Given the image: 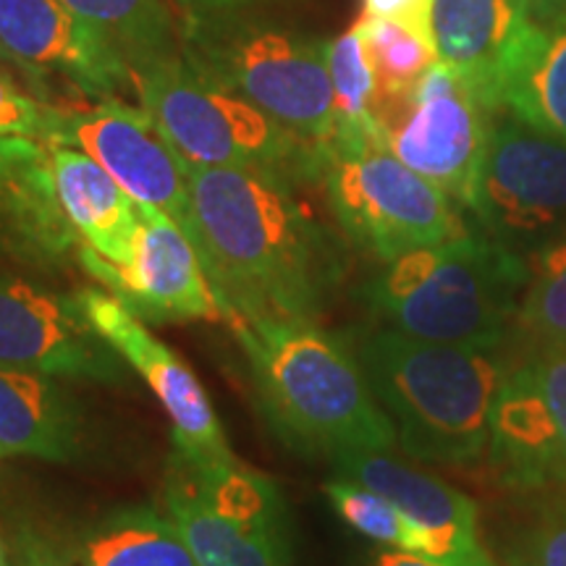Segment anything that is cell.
Masks as SVG:
<instances>
[{"instance_id": "cell-1", "label": "cell", "mask_w": 566, "mask_h": 566, "mask_svg": "<svg viewBox=\"0 0 566 566\" xmlns=\"http://www.w3.org/2000/svg\"><path fill=\"white\" fill-rule=\"evenodd\" d=\"M300 181L281 168L189 166V239L223 317L315 321L336 286L334 244L296 195Z\"/></svg>"}, {"instance_id": "cell-2", "label": "cell", "mask_w": 566, "mask_h": 566, "mask_svg": "<svg viewBox=\"0 0 566 566\" xmlns=\"http://www.w3.org/2000/svg\"><path fill=\"white\" fill-rule=\"evenodd\" d=\"M250 359L268 420L289 446L338 454L386 451L396 428L363 365L315 321H247L226 315Z\"/></svg>"}, {"instance_id": "cell-3", "label": "cell", "mask_w": 566, "mask_h": 566, "mask_svg": "<svg viewBox=\"0 0 566 566\" xmlns=\"http://www.w3.org/2000/svg\"><path fill=\"white\" fill-rule=\"evenodd\" d=\"M501 346L422 342L391 328L367 336L357 359L407 454L472 464L488 451L495 394L512 370Z\"/></svg>"}, {"instance_id": "cell-4", "label": "cell", "mask_w": 566, "mask_h": 566, "mask_svg": "<svg viewBox=\"0 0 566 566\" xmlns=\"http://www.w3.org/2000/svg\"><path fill=\"white\" fill-rule=\"evenodd\" d=\"M530 263L491 237L422 247L386 263L367 302L401 334L422 342L501 346L520 315Z\"/></svg>"}, {"instance_id": "cell-5", "label": "cell", "mask_w": 566, "mask_h": 566, "mask_svg": "<svg viewBox=\"0 0 566 566\" xmlns=\"http://www.w3.org/2000/svg\"><path fill=\"white\" fill-rule=\"evenodd\" d=\"M184 27V55L197 71L237 92L315 155L323 171L336 137L328 40L292 19L197 21Z\"/></svg>"}, {"instance_id": "cell-6", "label": "cell", "mask_w": 566, "mask_h": 566, "mask_svg": "<svg viewBox=\"0 0 566 566\" xmlns=\"http://www.w3.org/2000/svg\"><path fill=\"white\" fill-rule=\"evenodd\" d=\"M134 95L189 166L281 168L321 181L315 155L237 92L192 66L187 55H160L132 69Z\"/></svg>"}, {"instance_id": "cell-7", "label": "cell", "mask_w": 566, "mask_h": 566, "mask_svg": "<svg viewBox=\"0 0 566 566\" xmlns=\"http://www.w3.org/2000/svg\"><path fill=\"white\" fill-rule=\"evenodd\" d=\"M321 181L346 237L384 263L467 233L457 202L396 158L380 129L334 139Z\"/></svg>"}, {"instance_id": "cell-8", "label": "cell", "mask_w": 566, "mask_h": 566, "mask_svg": "<svg viewBox=\"0 0 566 566\" xmlns=\"http://www.w3.org/2000/svg\"><path fill=\"white\" fill-rule=\"evenodd\" d=\"M166 509L200 566H286L289 514L279 485L252 467L174 459Z\"/></svg>"}, {"instance_id": "cell-9", "label": "cell", "mask_w": 566, "mask_h": 566, "mask_svg": "<svg viewBox=\"0 0 566 566\" xmlns=\"http://www.w3.org/2000/svg\"><path fill=\"white\" fill-rule=\"evenodd\" d=\"M495 116L441 61L407 95L375 103V122L388 150L467 210Z\"/></svg>"}, {"instance_id": "cell-10", "label": "cell", "mask_w": 566, "mask_h": 566, "mask_svg": "<svg viewBox=\"0 0 566 566\" xmlns=\"http://www.w3.org/2000/svg\"><path fill=\"white\" fill-rule=\"evenodd\" d=\"M470 210L512 250H541L566 233V142L504 111L493 118Z\"/></svg>"}, {"instance_id": "cell-11", "label": "cell", "mask_w": 566, "mask_h": 566, "mask_svg": "<svg viewBox=\"0 0 566 566\" xmlns=\"http://www.w3.org/2000/svg\"><path fill=\"white\" fill-rule=\"evenodd\" d=\"M0 48L48 103L51 82L92 103L134 92L122 51L63 0H0Z\"/></svg>"}, {"instance_id": "cell-12", "label": "cell", "mask_w": 566, "mask_h": 566, "mask_svg": "<svg viewBox=\"0 0 566 566\" xmlns=\"http://www.w3.org/2000/svg\"><path fill=\"white\" fill-rule=\"evenodd\" d=\"M80 265L142 323L223 317L221 300L205 273L192 239L160 210L139 208V223L126 263H108L84 244Z\"/></svg>"}, {"instance_id": "cell-13", "label": "cell", "mask_w": 566, "mask_h": 566, "mask_svg": "<svg viewBox=\"0 0 566 566\" xmlns=\"http://www.w3.org/2000/svg\"><path fill=\"white\" fill-rule=\"evenodd\" d=\"M51 145H71L87 153L139 208L166 212L189 237V163L142 105L137 108L124 97H111L87 111H66L59 139Z\"/></svg>"}, {"instance_id": "cell-14", "label": "cell", "mask_w": 566, "mask_h": 566, "mask_svg": "<svg viewBox=\"0 0 566 566\" xmlns=\"http://www.w3.org/2000/svg\"><path fill=\"white\" fill-rule=\"evenodd\" d=\"M122 359L92 328L74 294L0 275V367L124 386L129 373Z\"/></svg>"}, {"instance_id": "cell-15", "label": "cell", "mask_w": 566, "mask_h": 566, "mask_svg": "<svg viewBox=\"0 0 566 566\" xmlns=\"http://www.w3.org/2000/svg\"><path fill=\"white\" fill-rule=\"evenodd\" d=\"M92 328L132 365L171 417L176 457L200 467L233 462L221 420L210 405L192 367L158 342L137 315L129 313L111 292L80 289L74 294Z\"/></svg>"}, {"instance_id": "cell-16", "label": "cell", "mask_w": 566, "mask_h": 566, "mask_svg": "<svg viewBox=\"0 0 566 566\" xmlns=\"http://www.w3.org/2000/svg\"><path fill=\"white\" fill-rule=\"evenodd\" d=\"M338 478L386 495L417 527V556L441 566H499L480 541L478 506L470 495L384 451L349 449L334 454Z\"/></svg>"}, {"instance_id": "cell-17", "label": "cell", "mask_w": 566, "mask_h": 566, "mask_svg": "<svg viewBox=\"0 0 566 566\" xmlns=\"http://www.w3.org/2000/svg\"><path fill=\"white\" fill-rule=\"evenodd\" d=\"M488 454L499 478L516 491L566 483L562 441L525 359L512 365L495 394Z\"/></svg>"}, {"instance_id": "cell-18", "label": "cell", "mask_w": 566, "mask_h": 566, "mask_svg": "<svg viewBox=\"0 0 566 566\" xmlns=\"http://www.w3.org/2000/svg\"><path fill=\"white\" fill-rule=\"evenodd\" d=\"M527 24L516 0H436L438 61L457 71L488 108L501 113L506 63Z\"/></svg>"}, {"instance_id": "cell-19", "label": "cell", "mask_w": 566, "mask_h": 566, "mask_svg": "<svg viewBox=\"0 0 566 566\" xmlns=\"http://www.w3.org/2000/svg\"><path fill=\"white\" fill-rule=\"evenodd\" d=\"M82 237L69 223L45 150L0 184V254L40 271L80 263Z\"/></svg>"}, {"instance_id": "cell-20", "label": "cell", "mask_w": 566, "mask_h": 566, "mask_svg": "<svg viewBox=\"0 0 566 566\" xmlns=\"http://www.w3.org/2000/svg\"><path fill=\"white\" fill-rule=\"evenodd\" d=\"M82 454V417L51 375L0 367V459L71 462Z\"/></svg>"}, {"instance_id": "cell-21", "label": "cell", "mask_w": 566, "mask_h": 566, "mask_svg": "<svg viewBox=\"0 0 566 566\" xmlns=\"http://www.w3.org/2000/svg\"><path fill=\"white\" fill-rule=\"evenodd\" d=\"M48 155L55 195L82 242L108 263H126L139 223V205L87 153L48 142Z\"/></svg>"}, {"instance_id": "cell-22", "label": "cell", "mask_w": 566, "mask_h": 566, "mask_svg": "<svg viewBox=\"0 0 566 566\" xmlns=\"http://www.w3.org/2000/svg\"><path fill=\"white\" fill-rule=\"evenodd\" d=\"M504 111L566 142V13L527 24L501 82Z\"/></svg>"}, {"instance_id": "cell-23", "label": "cell", "mask_w": 566, "mask_h": 566, "mask_svg": "<svg viewBox=\"0 0 566 566\" xmlns=\"http://www.w3.org/2000/svg\"><path fill=\"white\" fill-rule=\"evenodd\" d=\"M84 566H200L171 516L153 506H124L90 530Z\"/></svg>"}, {"instance_id": "cell-24", "label": "cell", "mask_w": 566, "mask_h": 566, "mask_svg": "<svg viewBox=\"0 0 566 566\" xmlns=\"http://www.w3.org/2000/svg\"><path fill=\"white\" fill-rule=\"evenodd\" d=\"M122 51L129 66L184 51V27L174 0H63Z\"/></svg>"}, {"instance_id": "cell-25", "label": "cell", "mask_w": 566, "mask_h": 566, "mask_svg": "<svg viewBox=\"0 0 566 566\" xmlns=\"http://www.w3.org/2000/svg\"><path fill=\"white\" fill-rule=\"evenodd\" d=\"M357 30L363 32L378 80V101L407 95L438 63L436 40L409 30L399 21L359 17Z\"/></svg>"}, {"instance_id": "cell-26", "label": "cell", "mask_w": 566, "mask_h": 566, "mask_svg": "<svg viewBox=\"0 0 566 566\" xmlns=\"http://www.w3.org/2000/svg\"><path fill=\"white\" fill-rule=\"evenodd\" d=\"M328 74L336 103L334 139L378 129V122H375L378 80H375V69L357 24L338 34L336 40H328Z\"/></svg>"}, {"instance_id": "cell-27", "label": "cell", "mask_w": 566, "mask_h": 566, "mask_svg": "<svg viewBox=\"0 0 566 566\" xmlns=\"http://www.w3.org/2000/svg\"><path fill=\"white\" fill-rule=\"evenodd\" d=\"M516 325L533 346H566V233L533 252Z\"/></svg>"}, {"instance_id": "cell-28", "label": "cell", "mask_w": 566, "mask_h": 566, "mask_svg": "<svg viewBox=\"0 0 566 566\" xmlns=\"http://www.w3.org/2000/svg\"><path fill=\"white\" fill-rule=\"evenodd\" d=\"M325 495L334 504L336 514L352 530H357L359 535L386 543V546L409 551V554H417V548H420L417 527L386 495L370 491L363 483H354L349 478H338L325 483Z\"/></svg>"}, {"instance_id": "cell-29", "label": "cell", "mask_w": 566, "mask_h": 566, "mask_svg": "<svg viewBox=\"0 0 566 566\" xmlns=\"http://www.w3.org/2000/svg\"><path fill=\"white\" fill-rule=\"evenodd\" d=\"M504 566H566V504L554 501L530 512L509 533Z\"/></svg>"}, {"instance_id": "cell-30", "label": "cell", "mask_w": 566, "mask_h": 566, "mask_svg": "<svg viewBox=\"0 0 566 566\" xmlns=\"http://www.w3.org/2000/svg\"><path fill=\"white\" fill-rule=\"evenodd\" d=\"M30 90V84H19L13 69L0 66V134L55 142L66 122V111Z\"/></svg>"}, {"instance_id": "cell-31", "label": "cell", "mask_w": 566, "mask_h": 566, "mask_svg": "<svg viewBox=\"0 0 566 566\" xmlns=\"http://www.w3.org/2000/svg\"><path fill=\"white\" fill-rule=\"evenodd\" d=\"M304 0H174L181 24L229 19H292Z\"/></svg>"}, {"instance_id": "cell-32", "label": "cell", "mask_w": 566, "mask_h": 566, "mask_svg": "<svg viewBox=\"0 0 566 566\" xmlns=\"http://www.w3.org/2000/svg\"><path fill=\"white\" fill-rule=\"evenodd\" d=\"M525 365L546 399L566 459V346H533Z\"/></svg>"}, {"instance_id": "cell-33", "label": "cell", "mask_w": 566, "mask_h": 566, "mask_svg": "<svg viewBox=\"0 0 566 566\" xmlns=\"http://www.w3.org/2000/svg\"><path fill=\"white\" fill-rule=\"evenodd\" d=\"M433 3L436 0H363L359 17L399 21L424 38H433Z\"/></svg>"}, {"instance_id": "cell-34", "label": "cell", "mask_w": 566, "mask_h": 566, "mask_svg": "<svg viewBox=\"0 0 566 566\" xmlns=\"http://www.w3.org/2000/svg\"><path fill=\"white\" fill-rule=\"evenodd\" d=\"M45 150V142L30 137H6L0 134V184L19 171L24 163L38 158Z\"/></svg>"}, {"instance_id": "cell-35", "label": "cell", "mask_w": 566, "mask_h": 566, "mask_svg": "<svg viewBox=\"0 0 566 566\" xmlns=\"http://www.w3.org/2000/svg\"><path fill=\"white\" fill-rule=\"evenodd\" d=\"M21 558H24V566H69L48 543L32 533L21 535Z\"/></svg>"}, {"instance_id": "cell-36", "label": "cell", "mask_w": 566, "mask_h": 566, "mask_svg": "<svg viewBox=\"0 0 566 566\" xmlns=\"http://www.w3.org/2000/svg\"><path fill=\"white\" fill-rule=\"evenodd\" d=\"M530 24H548L566 13V0H516Z\"/></svg>"}, {"instance_id": "cell-37", "label": "cell", "mask_w": 566, "mask_h": 566, "mask_svg": "<svg viewBox=\"0 0 566 566\" xmlns=\"http://www.w3.org/2000/svg\"><path fill=\"white\" fill-rule=\"evenodd\" d=\"M373 566H441V564L428 562V558L417 554H409V551H380V554L375 556Z\"/></svg>"}, {"instance_id": "cell-38", "label": "cell", "mask_w": 566, "mask_h": 566, "mask_svg": "<svg viewBox=\"0 0 566 566\" xmlns=\"http://www.w3.org/2000/svg\"><path fill=\"white\" fill-rule=\"evenodd\" d=\"M0 66H9V69H13V63H11L9 55H6L3 48H0ZM13 71H17V69H13Z\"/></svg>"}, {"instance_id": "cell-39", "label": "cell", "mask_w": 566, "mask_h": 566, "mask_svg": "<svg viewBox=\"0 0 566 566\" xmlns=\"http://www.w3.org/2000/svg\"><path fill=\"white\" fill-rule=\"evenodd\" d=\"M0 566H9V564H6V551H3V543H0Z\"/></svg>"}]
</instances>
